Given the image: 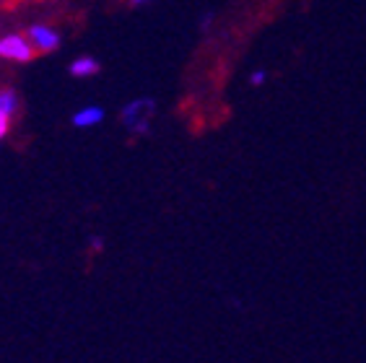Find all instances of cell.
Returning a JSON list of instances; mask_svg holds the SVG:
<instances>
[{
  "mask_svg": "<svg viewBox=\"0 0 366 363\" xmlns=\"http://www.w3.org/2000/svg\"><path fill=\"white\" fill-rule=\"evenodd\" d=\"M154 109H156L154 99H133L120 114L122 125L135 135L146 133L148 125H151V117H154Z\"/></svg>",
  "mask_w": 366,
  "mask_h": 363,
  "instance_id": "1",
  "label": "cell"
},
{
  "mask_svg": "<svg viewBox=\"0 0 366 363\" xmlns=\"http://www.w3.org/2000/svg\"><path fill=\"white\" fill-rule=\"evenodd\" d=\"M36 49L31 47L29 36L24 34H6L0 36V57L11 60V63H29L34 57Z\"/></svg>",
  "mask_w": 366,
  "mask_h": 363,
  "instance_id": "2",
  "label": "cell"
},
{
  "mask_svg": "<svg viewBox=\"0 0 366 363\" xmlns=\"http://www.w3.org/2000/svg\"><path fill=\"white\" fill-rule=\"evenodd\" d=\"M26 36L36 52H55V49L60 47V34H57L52 26H47V24H34V26H29Z\"/></svg>",
  "mask_w": 366,
  "mask_h": 363,
  "instance_id": "3",
  "label": "cell"
},
{
  "mask_svg": "<svg viewBox=\"0 0 366 363\" xmlns=\"http://www.w3.org/2000/svg\"><path fill=\"white\" fill-rule=\"evenodd\" d=\"M71 76L73 78H92V76H97L99 70H102V65H99V60L97 57H92V55H84V57H76L71 63Z\"/></svg>",
  "mask_w": 366,
  "mask_h": 363,
  "instance_id": "4",
  "label": "cell"
},
{
  "mask_svg": "<svg viewBox=\"0 0 366 363\" xmlns=\"http://www.w3.org/2000/svg\"><path fill=\"white\" fill-rule=\"evenodd\" d=\"M102 119H104V109L97 106V104H89V106H84V109H78V112L73 114V125L76 127H94V125H99Z\"/></svg>",
  "mask_w": 366,
  "mask_h": 363,
  "instance_id": "5",
  "label": "cell"
},
{
  "mask_svg": "<svg viewBox=\"0 0 366 363\" xmlns=\"http://www.w3.org/2000/svg\"><path fill=\"white\" fill-rule=\"evenodd\" d=\"M16 106H19V99H16V94L11 89H0V112H6L14 117Z\"/></svg>",
  "mask_w": 366,
  "mask_h": 363,
  "instance_id": "6",
  "label": "cell"
},
{
  "mask_svg": "<svg viewBox=\"0 0 366 363\" xmlns=\"http://www.w3.org/2000/svg\"><path fill=\"white\" fill-rule=\"evenodd\" d=\"M265 81H268V73H265V70H252V73H249V84H252L254 89L262 86Z\"/></svg>",
  "mask_w": 366,
  "mask_h": 363,
  "instance_id": "7",
  "label": "cell"
},
{
  "mask_svg": "<svg viewBox=\"0 0 366 363\" xmlns=\"http://www.w3.org/2000/svg\"><path fill=\"white\" fill-rule=\"evenodd\" d=\"M8 127H11V114L0 112V140L8 135Z\"/></svg>",
  "mask_w": 366,
  "mask_h": 363,
  "instance_id": "8",
  "label": "cell"
},
{
  "mask_svg": "<svg viewBox=\"0 0 366 363\" xmlns=\"http://www.w3.org/2000/svg\"><path fill=\"white\" fill-rule=\"evenodd\" d=\"M127 3H133V6H143V3H151V0H127Z\"/></svg>",
  "mask_w": 366,
  "mask_h": 363,
  "instance_id": "9",
  "label": "cell"
}]
</instances>
